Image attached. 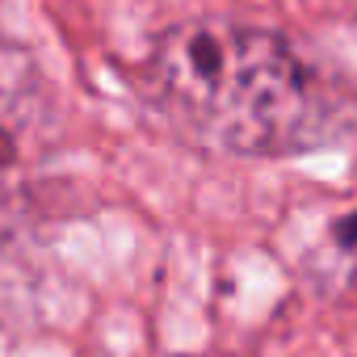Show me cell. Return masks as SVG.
Masks as SVG:
<instances>
[{
	"label": "cell",
	"instance_id": "obj_1",
	"mask_svg": "<svg viewBox=\"0 0 357 357\" xmlns=\"http://www.w3.org/2000/svg\"><path fill=\"white\" fill-rule=\"evenodd\" d=\"M151 109L202 151L282 155L315 139L319 97L298 55L240 22H181L155 38L143 72Z\"/></svg>",
	"mask_w": 357,
	"mask_h": 357
},
{
	"label": "cell",
	"instance_id": "obj_2",
	"mask_svg": "<svg viewBox=\"0 0 357 357\" xmlns=\"http://www.w3.org/2000/svg\"><path fill=\"white\" fill-rule=\"evenodd\" d=\"M55 97L34 55L0 38V231L13 227L51 160Z\"/></svg>",
	"mask_w": 357,
	"mask_h": 357
}]
</instances>
